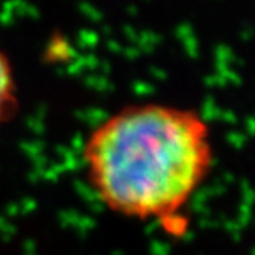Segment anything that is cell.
Returning <instances> with one entry per match:
<instances>
[{
	"label": "cell",
	"instance_id": "obj_1",
	"mask_svg": "<svg viewBox=\"0 0 255 255\" xmlns=\"http://www.w3.org/2000/svg\"><path fill=\"white\" fill-rule=\"evenodd\" d=\"M211 125L195 109L132 103L83 143L89 188L116 215L155 222L171 237L189 229L186 209L214 168Z\"/></svg>",
	"mask_w": 255,
	"mask_h": 255
},
{
	"label": "cell",
	"instance_id": "obj_2",
	"mask_svg": "<svg viewBox=\"0 0 255 255\" xmlns=\"http://www.w3.org/2000/svg\"><path fill=\"white\" fill-rule=\"evenodd\" d=\"M19 86L8 54L0 48V131L19 113Z\"/></svg>",
	"mask_w": 255,
	"mask_h": 255
}]
</instances>
